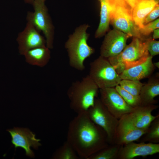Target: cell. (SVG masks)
<instances>
[{
	"label": "cell",
	"mask_w": 159,
	"mask_h": 159,
	"mask_svg": "<svg viewBox=\"0 0 159 159\" xmlns=\"http://www.w3.org/2000/svg\"><path fill=\"white\" fill-rule=\"evenodd\" d=\"M66 140L80 158L85 159L109 145L105 132L90 119L86 112L77 114L70 122Z\"/></svg>",
	"instance_id": "6da1fadb"
},
{
	"label": "cell",
	"mask_w": 159,
	"mask_h": 159,
	"mask_svg": "<svg viewBox=\"0 0 159 159\" xmlns=\"http://www.w3.org/2000/svg\"><path fill=\"white\" fill-rule=\"evenodd\" d=\"M89 26L88 24H84L77 27L65 44L70 66L79 71L85 69V60L94 51L87 43L89 34L87 31Z\"/></svg>",
	"instance_id": "7a4b0ae2"
},
{
	"label": "cell",
	"mask_w": 159,
	"mask_h": 159,
	"mask_svg": "<svg viewBox=\"0 0 159 159\" xmlns=\"http://www.w3.org/2000/svg\"><path fill=\"white\" fill-rule=\"evenodd\" d=\"M99 90L88 75L73 82L67 93L71 108L77 114L86 112L94 105Z\"/></svg>",
	"instance_id": "3957f363"
},
{
	"label": "cell",
	"mask_w": 159,
	"mask_h": 159,
	"mask_svg": "<svg viewBox=\"0 0 159 159\" xmlns=\"http://www.w3.org/2000/svg\"><path fill=\"white\" fill-rule=\"evenodd\" d=\"M150 55L146 39L133 37L120 53L107 59L119 74L125 69L145 62Z\"/></svg>",
	"instance_id": "277c9868"
},
{
	"label": "cell",
	"mask_w": 159,
	"mask_h": 159,
	"mask_svg": "<svg viewBox=\"0 0 159 159\" xmlns=\"http://www.w3.org/2000/svg\"><path fill=\"white\" fill-rule=\"evenodd\" d=\"M88 75L99 89L114 87L121 80L108 59L101 56L90 63Z\"/></svg>",
	"instance_id": "5b68a950"
},
{
	"label": "cell",
	"mask_w": 159,
	"mask_h": 159,
	"mask_svg": "<svg viewBox=\"0 0 159 159\" xmlns=\"http://www.w3.org/2000/svg\"><path fill=\"white\" fill-rule=\"evenodd\" d=\"M86 112L90 119L105 132L109 144H115L119 120L110 113L99 98L95 99L94 105Z\"/></svg>",
	"instance_id": "8992f818"
},
{
	"label": "cell",
	"mask_w": 159,
	"mask_h": 159,
	"mask_svg": "<svg viewBox=\"0 0 159 159\" xmlns=\"http://www.w3.org/2000/svg\"><path fill=\"white\" fill-rule=\"evenodd\" d=\"M44 1L34 0V11L27 13V20H29L36 28L44 34L46 46L49 49L53 47L54 27Z\"/></svg>",
	"instance_id": "52a82bcc"
},
{
	"label": "cell",
	"mask_w": 159,
	"mask_h": 159,
	"mask_svg": "<svg viewBox=\"0 0 159 159\" xmlns=\"http://www.w3.org/2000/svg\"><path fill=\"white\" fill-rule=\"evenodd\" d=\"M99 98L108 110L119 120L134 109L128 105L114 87L100 89Z\"/></svg>",
	"instance_id": "ba28073f"
},
{
	"label": "cell",
	"mask_w": 159,
	"mask_h": 159,
	"mask_svg": "<svg viewBox=\"0 0 159 159\" xmlns=\"http://www.w3.org/2000/svg\"><path fill=\"white\" fill-rule=\"evenodd\" d=\"M110 22L115 28L130 37L143 38L139 28L133 20L131 11L129 8L117 4L112 13Z\"/></svg>",
	"instance_id": "9c48e42d"
},
{
	"label": "cell",
	"mask_w": 159,
	"mask_h": 159,
	"mask_svg": "<svg viewBox=\"0 0 159 159\" xmlns=\"http://www.w3.org/2000/svg\"><path fill=\"white\" fill-rule=\"evenodd\" d=\"M155 104L143 105L134 107L131 112L123 116L119 121L131 125L141 129H148L151 122L159 115L153 116L152 112L157 108Z\"/></svg>",
	"instance_id": "30bf717a"
},
{
	"label": "cell",
	"mask_w": 159,
	"mask_h": 159,
	"mask_svg": "<svg viewBox=\"0 0 159 159\" xmlns=\"http://www.w3.org/2000/svg\"><path fill=\"white\" fill-rule=\"evenodd\" d=\"M27 22L24 30L16 38L19 53L23 55L28 51L39 47L46 46L45 39L30 21Z\"/></svg>",
	"instance_id": "8fae6325"
},
{
	"label": "cell",
	"mask_w": 159,
	"mask_h": 159,
	"mask_svg": "<svg viewBox=\"0 0 159 159\" xmlns=\"http://www.w3.org/2000/svg\"><path fill=\"white\" fill-rule=\"evenodd\" d=\"M130 36L115 28L106 34L101 47L100 56L106 58L116 56L123 50L126 41Z\"/></svg>",
	"instance_id": "7c38bea8"
},
{
	"label": "cell",
	"mask_w": 159,
	"mask_h": 159,
	"mask_svg": "<svg viewBox=\"0 0 159 159\" xmlns=\"http://www.w3.org/2000/svg\"><path fill=\"white\" fill-rule=\"evenodd\" d=\"M7 131L11 137V143L15 148L20 147L23 149L26 155L31 158L34 155L31 148L37 149L41 145L40 140L35 138V135L27 128L14 127Z\"/></svg>",
	"instance_id": "4fadbf2b"
},
{
	"label": "cell",
	"mask_w": 159,
	"mask_h": 159,
	"mask_svg": "<svg viewBox=\"0 0 159 159\" xmlns=\"http://www.w3.org/2000/svg\"><path fill=\"white\" fill-rule=\"evenodd\" d=\"M159 153V143L132 142L121 146L117 159H132L137 156L144 157Z\"/></svg>",
	"instance_id": "5bb4252c"
},
{
	"label": "cell",
	"mask_w": 159,
	"mask_h": 159,
	"mask_svg": "<svg viewBox=\"0 0 159 159\" xmlns=\"http://www.w3.org/2000/svg\"><path fill=\"white\" fill-rule=\"evenodd\" d=\"M148 130L140 129L119 121L116 132L115 144L123 145L137 140L147 132Z\"/></svg>",
	"instance_id": "9a60e30c"
},
{
	"label": "cell",
	"mask_w": 159,
	"mask_h": 159,
	"mask_svg": "<svg viewBox=\"0 0 159 159\" xmlns=\"http://www.w3.org/2000/svg\"><path fill=\"white\" fill-rule=\"evenodd\" d=\"M153 57L150 55L145 62L124 70L119 74L121 79L140 81L150 77L155 69Z\"/></svg>",
	"instance_id": "2e32d148"
},
{
	"label": "cell",
	"mask_w": 159,
	"mask_h": 159,
	"mask_svg": "<svg viewBox=\"0 0 159 159\" xmlns=\"http://www.w3.org/2000/svg\"><path fill=\"white\" fill-rule=\"evenodd\" d=\"M159 75L158 73L150 77L147 83L142 86L139 95L141 105H154L158 102L154 98L159 95Z\"/></svg>",
	"instance_id": "e0dca14e"
},
{
	"label": "cell",
	"mask_w": 159,
	"mask_h": 159,
	"mask_svg": "<svg viewBox=\"0 0 159 159\" xmlns=\"http://www.w3.org/2000/svg\"><path fill=\"white\" fill-rule=\"evenodd\" d=\"M98 0L101 6L100 20L95 34L96 38L102 37L107 31L112 13L117 5L114 0Z\"/></svg>",
	"instance_id": "ac0fdd59"
},
{
	"label": "cell",
	"mask_w": 159,
	"mask_h": 159,
	"mask_svg": "<svg viewBox=\"0 0 159 159\" xmlns=\"http://www.w3.org/2000/svg\"><path fill=\"white\" fill-rule=\"evenodd\" d=\"M159 0H137L132 11L133 20L139 29L143 25L145 17L159 4Z\"/></svg>",
	"instance_id": "d6986e66"
},
{
	"label": "cell",
	"mask_w": 159,
	"mask_h": 159,
	"mask_svg": "<svg viewBox=\"0 0 159 159\" xmlns=\"http://www.w3.org/2000/svg\"><path fill=\"white\" fill-rule=\"evenodd\" d=\"M50 49L46 46L35 48L27 51L24 55L29 64L42 67L46 65L51 57Z\"/></svg>",
	"instance_id": "ffe728a7"
},
{
	"label": "cell",
	"mask_w": 159,
	"mask_h": 159,
	"mask_svg": "<svg viewBox=\"0 0 159 159\" xmlns=\"http://www.w3.org/2000/svg\"><path fill=\"white\" fill-rule=\"evenodd\" d=\"M121 146L115 144H109L92 155L88 159H117Z\"/></svg>",
	"instance_id": "44dd1931"
},
{
	"label": "cell",
	"mask_w": 159,
	"mask_h": 159,
	"mask_svg": "<svg viewBox=\"0 0 159 159\" xmlns=\"http://www.w3.org/2000/svg\"><path fill=\"white\" fill-rule=\"evenodd\" d=\"M80 157L71 145L65 141L54 154V159H78Z\"/></svg>",
	"instance_id": "7402d4cb"
},
{
	"label": "cell",
	"mask_w": 159,
	"mask_h": 159,
	"mask_svg": "<svg viewBox=\"0 0 159 159\" xmlns=\"http://www.w3.org/2000/svg\"><path fill=\"white\" fill-rule=\"evenodd\" d=\"M142 142L154 143L159 142V116L151 122Z\"/></svg>",
	"instance_id": "603a6c76"
},
{
	"label": "cell",
	"mask_w": 159,
	"mask_h": 159,
	"mask_svg": "<svg viewBox=\"0 0 159 159\" xmlns=\"http://www.w3.org/2000/svg\"><path fill=\"white\" fill-rule=\"evenodd\" d=\"M144 84L140 81L121 80L119 85L122 88L132 95L139 96L141 88Z\"/></svg>",
	"instance_id": "cb8c5ba5"
},
{
	"label": "cell",
	"mask_w": 159,
	"mask_h": 159,
	"mask_svg": "<svg viewBox=\"0 0 159 159\" xmlns=\"http://www.w3.org/2000/svg\"><path fill=\"white\" fill-rule=\"evenodd\" d=\"M115 88L125 101L132 107L134 108L141 105L139 96H136L132 95L119 85L116 86Z\"/></svg>",
	"instance_id": "d4e9b609"
},
{
	"label": "cell",
	"mask_w": 159,
	"mask_h": 159,
	"mask_svg": "<svg viewBox=\"0 0 159 159\" xmlns=\"http://www.w3.org/2000/svg\"><path fill=\"white\" fill-rule=\"evenodd\" d=\"M159 20L157 19L153 21L144 25L141 28L139 29V31L142 35H148L150 34L155 30L159 28Z\"/></svg>",
	"instance_id": "484cf974"
},
{
	"label": "cell",
	"mask_w": 159,
	"mask_h": 159,
	"mask_svg": "<svg viewBox=\"0 0 159 159\" xmlns=\"http://www.w3.org/2000/svg\"><path fill=\"white\" fill-rule=\"evenodd\" d=\"M147 49L152 57L159 54V42L151 38L146 39Z\"/></svg>",
	"instance_id": "4316f807"
},
{
	"label": "cell",
	"mask_w": 159,
	"mask_h": 159,
	"mask_svg": "<svg viewBox=\"0 0 159 159\" xmlns=\"http://www.w3.org/2000/svg\"><path fill=\"white\" fill-rule=\"evenodd\" d=\"M159 16V6L158 4L145 17L143 22V25L152 21L158 18Z\"/></svg>",
	"instance_id": "83f0119b"
},
{
	"label": "cell",
	"mask_w": 159,
	"mask_h": 159,
	"mask_svg": "<svg viewBox=\"0 0 159 159\" xmlns=\"http://www.w3.org/2000/svg\"><path fill=\"white\" fill-rule=\"evenodd\" d=\"M137 0H125L127 4L129 6L132 11Z\"/></svg>",
	"instance_id": "f1b7e54d"
},
{
	"label": "cell",
	"mask_w": 159,
	"mask_h": 159,
	"mask_svg": "<svg viewBox=\"0 0 159 159\" xmlns=\"http://www.w3.org/2000/svg\"><path fill=\"white\" fill-rule=\"evenodd\" d=\"M114 1L117 5L130 8L126 4L125 0H114Z\"/></svg>",
	"instance_id": "f546056e"
},
{
	"label": "cell",
	"mask_w": 159,
	"mask_h": 159,
	"mask_svg": "<svg viewBox=\"0 0 159 159\" xmlns=\"http://www.w3.org/2000/svg\"><path fill=\"white\" fill-rule=\"evenodd\" d=\"M153 39H155L159 38V29L158 28L155 30L153 31Z\"/></svg>",
	"instance_id": "4dcf8cb0"
},
{
	"label": "cell",
	"mask_w": 159,
	"mask_h": 159,
	"mask_svg": "<svg viewBox=\"0 0 159 159\" xmlns=\"http://www.w3.org/2000/svg\"><path fill=\"white\" fill-rule=\"evenodd\" d=\"M154 65V66L158 68H159V62H155L154 63H153Z\"/></svg>",
	"instance_id": "1f68e13d"
},
{
	"label": "cell",
	"mask_w": 159,
	"mask_h": 159,
	"mask_svg": "<svg viewBox=\"0 0 159 159\" xmlns=\"http://www.w3.org/2000/svg\"><path fill=\"white\" fill-rule=\"evenodd\" d=\"M26 2L30 3H33L34 0H24Z\"/></svg>",
	"instance_id": "d6a6232c"
},
{
	"label": "cell",
	"mask_w": 159,
	"mask_h": 159,
	"mask_svg": "<svg viewBox=\"0 0 159 159\" xmlns=\"http://www.w3.org/2000/svg\"><path fill=\"white\" fill-rule=\"evenodd\" d=\"M42 0V1H45V0Z\"/></svg>",
	"instance_id": "836d02e7"
}]
</instances>
